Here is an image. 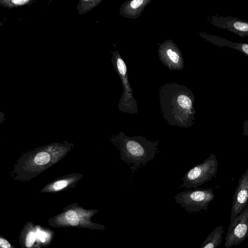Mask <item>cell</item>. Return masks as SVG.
I'll use <instances>...</instances> for the list:
<instances>
[{
    "label": "cell",
    "mask_w": 248,
    "mask_h": 248,
    "mask_svg": "<svg viewBox=\"0 0 248 248\" xmlns=\"http://www.w3.org/2000/svg\"><path fill=\"white\" fill-rule=\"evenodd\" d=\"M159 96L162 114L169 124L186 128L193 124L195 97L189 89L178 83H168L160 88Z\"/></svg>",
    "instance_id": "1"
},
{
    "label": "cell",
    "mask_w": 248,
    "mask_h": 248,
    "mask_svg": "<svg viewBox=\"0 0 248 248\" xmlns=\"http://www.w3.org/2000/svg\"><path fill=\"white\" fill-rule=\"evenodd\" d=\"M120 151L121 158L132 164L130 169L134 171L141 164L155 158L158 142L147 140L141 136L128 137L121 132L113 139Z\"/></svg>",
    "instance_id": "2"
},
{
    "label": "cell",
    "mask_w": 248,
    "mask_h": 248,
    "mask_svg": "<svg viewBox=\"0 0 248 248\" xmlns=\"http://www.w3.org/2000/svg\"><path fill=\"white\" fill-rule=\"evenodd\" d=\"M218 161L211 154L203 162L189 169L182 179L180 187L196 188L212 179L217 172Z\"/></svg>",
    "instance_id": "3"
},
{
    "label": "cell",
    "mask_w": 248,
    "mask_h": 248,
    "mask_svg": "<svg viewBox=\"0 0 248 248\" xmlns=\"http://www.w3.org/2000/svg\"><path fill=\"white\" fill-rule=\"evenodd\" d=\"M111 62L122 80L123 87V93L119 102L118 108L123 112L137 113V103L134 97L132 90L128 81L126 66L118 51L113 52Z\"/></svg>",
    "instance_id": "4"
},
{
    "label": "cell",
    "mask_w": 248,
    "mask_h": 248,
    "mask_svg": "<svg viewBox=\"0 0 248 248\" xmlns=\"http://www.w3.org/2000/svg\"><path fill=\"white\" fill-rule=\"evenodd\" d=\"M194 188L177 194L175 196L176 202L189 212L207 211L209 204L215 197L213 188Z\"/></svg>",
    "instance_id": "5"
},
{
    "label": "cell",
    "mask_w": 248,
    "mask_h": 248,
    "mask_svg": "<svg viewBox=\"0 0 248 248\" xmlns=\"http://www.w3.org/2000/svg\"><path fill=\"white\" fill-rule=\"evenodd\" d=\"M248 237V204L237 215L235 219L230 222L225 238L224 246L226 248L237 246Z\"/></svg>",
    "instance_id": "6"
},
{
    "label": "cell",
    "mask_w": 248,
    "mask_h": 248,
    "mask_svg": "<svg viewBox=\"0 0 248 248\" xmlns=\"http://www.w3.org/2000/svg\"><path fill=\"white\" fill-rule=\"evenodd\" d=\"M210 24L226 29L240 37L248 36V21L231 16L212 15L206 17Z\"/></svg>",
    "instance_id": "7"
},
{
    "label": "cell",
    "mask_w": 248,
    "mask_h": 248,
    "mask_svg": "<svg viewBox=\"0 0 248 248\" xmlns=\"http://www.w3.org/2000/svg\"><path fill=\"white\" fill-rule=\"evenodd\" d=\"M158 55L160 61L170 70H180L184 68L181 52L172 40H165L159 45Z\"/></svg>",
    "instance_id": "8"
},
{
    "label": "cell",
    "mask_w": 248,
    "mask_h": 248,
    "mask_svg": "<svg viewBox=\"0 0 248 248\" xmlns=\"http://www.w3.org/2000/svg\"><path fill=\"white\" fill-rule=\"evenodd\" d=\"M248 204V170L242 174L235 190L231 208L230 222L233 221L237 215Z\"/></svg>",
    "instance_id": "9"
},
{
    "label": "cell",
    "mask_w": 248,
    "mask_h": 248,
    "mask_svg": "<svg viewBox=\"0 0 248 248\" xmlns=\"http://www.w3.org/2000/svg\"><path fill=\"white\" fill-rule=\"evenodd\" d=\"M152 0H128L121 4L120 15L123 17L136 19L138 18L145 7Z\"/></svg>",
    "instance_id": "10"
},
{
    "label": "cell",
    "mask_w": 248,
    "mask_h": 248,
    "mask_svg": "<svg viewBox=\"0 0 248 248\" xmlns=\"http://www.w3.org/2000/svg\"><path fill=\"white\" fill-rule=\"evenodd\" d=\"M199 35L215 46L219 47L226 46L235 49L248 57V44L247 43L232 42L221 37L206 32H201Z\"/></svg>",
    "instance_id": "11"
},
{
    "label": "cell",
    "mask_w": 248,
    "mask_h": 248,
    "mask_svg": "<svg viewBox=\"0 0 248 248\" xmlns=\"http://www.w3.org/2000/svg\"><path fill=\"white\" fill-rule=\"evenodd\" d=\"M224 232L222 225L217 227L206 237L201 248H216L221 243Z\"/></svg>",
    "instance_id": "12"
},
{
    "label": "cell",
    "mask_w": 248,
    "mask_h": 248,
    "mask_svg": "<svg viewBox=\"0 0 248 248\" xmlns=\"http://www.w3.org/2000/svg\"><path fill=\"white\" fill-rule=\"evenodd\" d=\"M50 160V156L48 153L45 152L39 153L34 158L35 163L38 165H43L47 164Z\"/></svg>",
    "instance_id": "13"
},
{
    "label": "cell",
    "mask_w": 248,
    "mask_h": 248,
    "mask_svg": "<svg viewBox=\"0 0 248 248\" xmlns=\"http://www.w3.org/2000/svg\"><path fill=\"white\" fill-rule=\"evenodd\" d=\"M65 217L68 222L72 226L78 225L79 219L76 212L73 210H69L65 213Z\"/></svg>",
    "instance_id": "14"
},
{
    "label": "cell",
    "mask_w": 248,
    "mask_h": 248,
    "mask_svg": "<svg viewBox=\"0 0 248 248\" xmlns=\"http://www.w3.org/2000/svg\"><path fill=\"white\" fill-rule=\"evenodd\" d=\"M36 238V234L31 232H29L26 237V245L27 247H31L33 244Z\"/></svg>",
    "instance_id": "15"
},
{
    "label": "cell",
    "mask_w": 248,
    "mask_h": 248,
    "mask_svg": "<svg viewBox=\"0 0 248 248\" xmlns=\"http://www.w3.org/2000/svg\"><path fill=\"white\" fill-rule=\"evenodd\" d=\"M67 185V182L65 180H60L55 182L53 185V188L58 190L63 188Z\"/></svg>",
    "instance_id": "16"
},
{
    "label": "cell",
    "mask_w": 248,
    "mask_h": 248,
    "mask_svg": "<svg viewBox=\"0 0 248 248\" xmlns=\"http://www.w3.org/2000/svg\"><path fill=\"white\" fill-rule=\"evenodd\" d=\"M0 246L1 248H11L10 244L5 239L1 238L0 239Z\"/></svg>",
    "instance_id": "17"
},
{
    "label": "cell",
    "mask_w": 248,
    "mask_h": 248,
    "mask_svg": "<svg viewBox=\"0 0 248 248\" xmlns=\"http://www.w3.org/2000/svg\"><path fill=\"white\" fill-rule=\"evenodd\" d=\"M243 134L248 136V119L245 121L243 123Z\"/></svg>",
    "instance_id": "18"
},
{
    "label": "cell",
    "mask_w": 248,
    "mask_h": 248,
    "mask_svg": "<svg viewBox=\"0 0 248 248\" xmlns=\"http://www.w3.org/2000/svg\"><path fill=\"white\" fill-rule=\"evenodd\" d=\"M36 234L42 242H45V239L44 237L46 235L45 232L38 231L37 232Z\"/></svg>",
    "instance_id": "19"
},
{
    "label": "cell",
    "mask_w": 248,
    "mask_h": 248,
    "mask_svg": "<svg viewBox=\"0 0 248 248\" xmlns=\"http://www.w3.org/2000/svg\"><path fill=\"white\" fill-rule=\"evenodd\" d=\"M27 0H12L13 2L15 3H16V4L22 3H24V2H25Z\"/></svg>",
    "instance_id": "20"
},
{
    "label": "cell",
    "mask_w": 248,
    "mask_h": 248,
    "mask_svg": "<svg viewBox=\"0 0 248 248\" xmlns=\"http://www.w3.org/2000/svg\"></svg>",
    "instance_id": "21"
}]
</instances>
